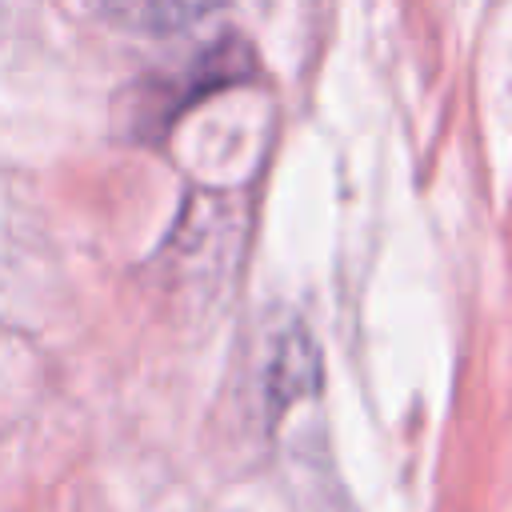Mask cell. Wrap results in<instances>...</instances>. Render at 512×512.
Here are the masks:
<instances>
[{
	"instance_id": "cell-1",
	"label": "cell",
	"mask_w": 512,
	"mask_h": 512,
	"mask_svg": "<svg viewBox=\"0 0 512 512\" xmlns=\"http://www.w3.org/2000/svg\"><path fill=\"white\" fill-rule=\"evenodd\" d=\"M224 4L228 0H92V8L104 20H112L128 32H148V36H168V32L192 28Z\"/></svg>"
}]
</instances>
